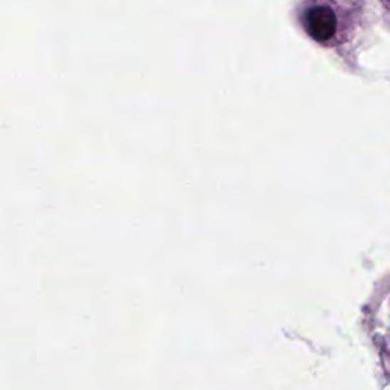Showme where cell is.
<instances>
[{
  "instance_id": "cell-1",
  "label": "cell",
  "mask_w": 390,
  "mask_h": 390,
  "mask_svg": "<svg viewBox=\"0 0 390 390\" xmlns=\"http://www.w3.org/2000/svg\"><path fill=\"white\" fill-rule=\"evenodd\" d=\"M303 25L312 38L317 41H328L337 31V17L327 5H312L305 11Z\"/></svg>"
}]
</instances>
